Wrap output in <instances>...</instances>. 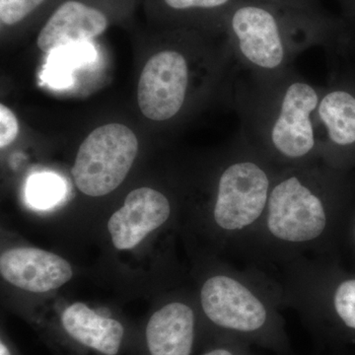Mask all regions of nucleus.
<instances>
[{
    "mask_svg": "<svg viewBox=\"0 0 355 355\" xmlns=\"http://www.w3.org/2000/svg\"><path fill=\"white\" fill-rule=\"evenodd\" d=\"M345 191L343 171L322 161L280 169L241 256L263 270L297 259L329 257Z\"/></svg>",
    "mask_w": 355,
    "mask_h": 355,
    "instance_id": "f257e3e1",
    "label": "nucleus"
},
{
    "mask_svg": "<svg viewBox=\"0 0 355 355\" xmlns=\"http://www.w3.org/2000/svg\"><path fill=\"white\" fill-rule=\"evenodd\" d=\"M322 88L291 69L241 89V137L277 167L320 161L315 114Z\"/></svg>",
    "mask_w": 355,
    "mask_h": 355,
    "instance_id": "f03ea898",
    "label": "nucleus"
},
{
    "mask_svg": "<svg viewBox=\"0 0 355 355\" xmlns=\"http://www.w3.org/2000/svg\"><path fill=\"white\" fill-rule=\"evenodd\" d=\"M223 28L233 57L256 81L286 73L299 53L311 46L338 53L352 48L343 25L300 17L257 0H241Z\"/></svg>",
    "mask_w": 355,
    "mask_h": 355,
    "instance_id": "7ed1b4c3",
    "label": "nucleus"
},
{
    "mask_svg": "<svg viewBox=\"0 0 355 355\" xmlns=\"http://www.w3.org/2000/svg\"><path fill=\"white\" fill-rule=\"evenodd\" d=\"M198 299L203 316L222 336L277 355L291 354L282 287L266 270L220 268L202 280Z\"/></svg>",
    "mask_w": 355,
    "mask_h": 355,
    "instance_id": "20e7f679",
    "label": "nucleus"
},
{
    "mask_svg": "<svg viewBox=\"0 0 355 355\" xmlns=\"http://www.w3.org/2000/svg\"><path fill=\"white\" fill-rule=\"evenodd\" d=\"M280 169L241 137L217 176L209 205V223L224 246L240 251L253 234Z\"/></svg>",
    "mask_w": 355,
    "mask_h": 355,
    "instance_id": "39448f33",
    "label": "nucleus"
},
{
    "mask_svg": "<svg viewBox=\"0 0 355 355\" xmlns=\"http://www.w3.org/2000/svg\"><path fill=\"white\" fill-rule=\"evenodd\" d=\"M139 140L127 125L109 123L83 140L71 169L77 189L89 197H104L118 189L132 169Z\"/></svg>",
    "mask_w": 355,
    "mask_h": 355,
    "instance_id": "423d86ee",
    "label": "nucleus"
},
{
    "mask_svg": "<svg viewBox=\"0 0 355 355\" xmlns=\"http://www.w3.org/2000/svg\"><path fill=\"white\" fill-rule=\"evenodd\" d=\"M315 125L320 161L343 171L355 161V83L336 80L322 88Z\"/></svg>",
    "mask_w": 355,
    "mask_h": 355,
    "instance_id": "0eeeda50",
    "label": "nucleus"
},
{
    "mask_svg": "<svg viewBox=\"0 0 355 355\" xmlns=\"http://www.w3.org/2000/svg\"><path fill=\"white\" fill-rule=\"evenodd\" d=\"M191 83L190 62L181 51L156 53L144 65L137 86L140 111L149 120H171L183 110Z\"/></svg>",
    "mask_w": 355,
    "mask_h": 355,
    "instance_id": "6e6552de",
    "label": "nucleus"
},
{
    "mask_svg": "<svg viewBox=\"0 0 355 355\" xmlns=\"http://www.w3.org/2000/svg\"><path fill=\"white\" fill-rule=\"evenodd\" d=\"M172 214L170 200L151 188L135 189L120 209L110 217L107 228L116 249L132 250L147 235L164 225Z\"/></svg>",
    "mask_w": 355,
    "mask_h": 355,
    "instance_id": "1a4fd4ad",
    "label": "nucleus"
},
{
    "mask_svg": "<svg viewBox=\"0 0 355 355\" xmlns=\"http://www.w3.org/2000/svg\"><path fill=\"white\" fill-rule=\"evenodd\" d=\"M2 279L22 291L44 293L64 286L73 277L69 261L39 248L18 247L0 257Z\"/></svg>",
    "mask_w": 355,
    "mask_h": 355,
    "instance_id": "9d476101",
    "label": "nucleus"
},
{
    "mask_svg": "<svg viewBox=\"0 0 355 355\" xmlns=\"http://www.w3.org/2000/svg\"><path fill=\"white\" fill-rule=\"evenodd\" d=\"M108 25L102 11L76 0H67L46 21L37 44L43 53H53L96 38L106 31Z\"/></svg>",
    "mask_w": 355,
    "mask_h": 355,
    "instance_id": "9b49d317",
    "label": "nucleus"
},
{
    "mask_svg": "<svg viewBox=\"0 0 355 355\" xmlns=\"http://www.w3.org/2000/svg\"><path fill=\"white\" fill-rule=\"evenodd\" d=\"M198 316L193 306L172 301L156 311L146 327L151 355H193Z\"/></svg>",
    "mask_w": 355,
    "mask_h": 355,
    "instance_id": "f8f14e48",
    "label": "nucleus"
},
{
    "mask_svg": "<svg viewBox=\"0 0 355 355\" xmlns=\"http://www.w3.org/2000/svg\"><path fill=\"white\" fill-rule=\"evenodd\" d=\"M65 331L77 343L105 355H116L123 338V327L111 318L100 316L84 303L76 302L62 313Z\"/></svg>",
    "mask_w": 355,
    "mask_h": 355,
    "instance_id": "ddd939ff",
    "label": "nucleus"
},
{
    "mask_svg": "<svg viewBox=\"0 0 355 355\" xmlns=\"http://www.w3.org/2000/svg\"><path fill=\"white\" fill-rule=\"evenodd\" d=\"M171 10L184 15L214 16L224 26L229 12L241 0H163Z\"/></svg>",
    "mask_w": 355,
    "mask_h": 355,
    "instance_id": "4468645a",
    "label": "nucleus"
},
{
    "mask_svg": "<svg viewBox=\"0 0 355 355\" xmlns=\"http://www.w3.org/2000/svg\"><path fill=\"white\" fill-rule=\"evenodd\" d=\"M64 193V184L55 175L40 174L32 178L27 189L30 202L35 207H51L58 202Z\"/></svg>",
    "mask_w": 355,
    "mask_h": 355,
    "instance_id": "2eb2a0df",
    "label": "nucleus"
},
{
    "mask_svg": "<svg viewBox=\"0 0 355 355\" xmlns=\"http://www.w3.org/2000/svg\"><path fill=\"white\" fill-rule=\"evenodd\" d=\"M270 4L286 12L308 18L326 24H343L340 18L331 15L324 10L320 0H257Z\"/></svg>",
    "mask_w": 355,
    "mask_h": 355,
    "instance_id": "dca6fc26",
    "label": "nucleus"
},
{
    "mask_svg": "<svg viewBox=\"0 0 355 355\" xmlns=\"http://www.w3.org/2000/svg\"><path fill=\"white\" fill-rule=\"evenodd\" d=\"M44 0H0V21L2 25L20 23L38 8Z\"/></svg>",
    "mask_w": 355,
    "mask_h": 355,
    "instance_id": "f3484780",
    "label": "nucleus"
},
{
    "mask_svg": "<svg viewBox=\"0 0 355 355\" xmlns=\"http://www.w3.org/2000/svg\"><path fill=\"white\" fill-rule=\"evenodd\" d=\"M19 132L17 118L6 105H0V147L8 146L12 144Z\"/></svg>",
    "mask_w": 355,
    "mask_h": 355,
    "instance_id": "a211bd4d",
    "label": "nucleus"
},
{
    "mask_svg": "<svg viewBox=\"0 0 355 355\" xmlns=\"http://www.w3.org/2000/svg\"><path fill=\"white\" fill-rule=\"evenodd\" d=\"M202 355H257L251 345L234 340V338L222 336V342L216 347L207 349Z\"/></svg>",
    "mask_w": 355,
    "mask_h": 355,
    "instance_id": "6ab92c4d",
    "label": "nucleus"
},
{
    "mask_svg": "<svg viewBox=\"0 0 355 355\" xmlns=\"http://www.w3.org/2000/svg\"><path fill=\"white\" fill-rule=\"evenodd\" d=\"M340 7V16L352 46H355V0H336Z\"/></svg>",
    "mask_w": 355,
    "mask_h": 355,
    "instance_id": "aec40b11",
    "label": "nucleus"
},
{
    "mask_svg": "<svg viewBox=\"0 0 355 355\" xmlns=\"http://www.w3.org/2000/svg\"><path fill=\"white\" fill-rule=\"evenodd\" d=\"M0 355H11L8 347L3 343H0Z\"/></svg>",
    "mask_w": 355,
    "mask_h": 355,
    "instance_id": "412c9836",
    "label": "nucleus"
},
{
    "mask_svg": "<svg viewBox=\"0 0 355 355\" xmlns=\"http://www.w3.org/2000/svg\"><path fill=\"white\" fill-rule=\"evenodd\" d=\"M352 238H354V245H355V222H354V229H352Z\"/></svg>",
    "mask_w": 355,
    "mask_h": 355,
    "instance_id": "4be33fe9",
    "label": "nucleus"
}]
</instances>
